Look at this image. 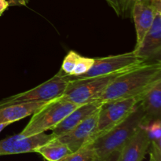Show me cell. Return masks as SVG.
Returning a JSON list of instances; mask_svg holds the SVG:
<instances>
[{"label":"cell","mask_w":161,"mask_h":161,"mask_svg":"<svg viewBox=\"0 0 161 161\" xmlns=\"http://www.w3.org/2000/svg\"><path fill=\"white\" fill-rule=\"evenodd\" d=\"M140 102L146 114L144 125L155 119H161V80L143 96Z\"/></svg>","instance_id":"cell-15"},{"label":"cell","mask_w":161,"mask_h":161,"mask_svg":"<svg viewBox=\"0 0 161 161\" xmlns=\"http://www.w3.org/2000/svg\"><path fill=\"white\" fill-rule=\"evenodd\" d=\"M140 102L138 98H127L102 103L98 112L94 140L124 120Z\"/></svg>","instance_id":"cell-7"},{"label":"cell","mask_w":161,"mask_h":161,"mask_svg":"<svg viewBox=\"0 0 161 161\" xmlns=\"http://www.w3.org/2000/svg\"><path fill=\"white\" fill-rule=\"evenodd\" d=\"M78 106L62 96L50 101L31 115L32 117L20 134L28 137L51 130Z\"/></svg>","instance_id":"cell-3"},{"label":"cell","mask_w":161,"mask_h":161,"mask_svg":"<svg viewBox=\"0 0 161 161\" xmlns=\"http://www.w3.org/2000/svg\"><path fill=\"white\" fill-rule=\"evenodd\" d=\"M149 161H152V160H150V159H149Z\"/></svg>","instance_id":"cell-27"},{"label":"cell","mask_w":161,"mask_h":161,"mask_svg":"<svg viewBox=\"0 0 161 161\" xmlns=\"http://www.w3.org/2000/svg\"><path fill=\"white\" fill-rule=\"evenodd\" d=\"M95 157V152L91 143L69 154L61 161H94Z\"/></svg>","instance_id":"cell-18"},{"label":"cell","mask_w":161,"mask_h":161,"mask_svg":"<svg viewBox=\"0 0 161 161\" xmlns=\"http://www.w3.org/2000/svg\"><path fill=\"white\" fill-rule=\"evenodd\" d=\"M7 126H9V124H0V132H1L2 130L5 128V127H7Z\"/></svg>","instance_id":"cell-26"},{"label":"cell","mask_w":161,"mask_h":161,"mask_svg":"<svg viewBox=\"0 0 161 161\" xmlns=\"http://www.w3.org/2000/svg\"><path fill=\"white\" fill-rule=\"evenodd\" d=\"M54 137L50 134H38L25 137L20 133L0 140V156L34 153L39 146L48 142Z\"/></svg>","instance_id":"cell-9"},{"label":"cell","mask_w":161,"mask_h":161,"mask_svg":"<svg viewBox=\"0 0 161 161\" xmlns=\"http://www.w3.org/2000/svg\"><path fill=\"white\" fill-rule=\"evenodd\" d=\"M146 123V114L138 102L130 114L119 124L96 138L91 145L97 157L121 151L140 127Z\"/></svg>","instance_id":"cell-2"},{"label":"cell","mask_w":161,"mask_h":161,"mask_svg":"<svg viewBox=\"0 0 161 161\" xmlns=\"http://www.w3.org/2000/svg\"><path fill=\"white\" fill-rule=\"evenodd\" d=\"M121 151H116L103 157H95L94 161H120Z\"/></svg>","instance_id":"cell-21"},{"label":"cell","mask_w":161,"mask_h":161,"mask_svg":"<svg viewBox=\"0 0 161 161\" xmlns=\"http://www.w3.org/2000/svg\"><path fill=\"white\" fill-rule=\"evenodd\" d=\"M99 108L72 130L57 138L67 145L72 152H75L83 146L92 143L97 129Z\"/></svg>","instance_id":"cell-10"},{"label":"cell","mask_w":161,"mask_h":161,"mask_svg":"<svg viewBox=\"0 0 161 161\" xmlns=\"http://www.w3.org/2000/svg\"><path fill=\"white\" fill-rule=\"evenodd\" d=\"M8 8H9V3L7 0H0V17L4 14Z\"/></svg>","instance_id":"cell-25"},{"label":"cell","mask_w":161,"mask_h":161,"mask_svg":"<svg viewBox=\"0 0 161 161\" xmlns=\"http://www.w3.org/2000/svg\"><path fill=\"white\" fill-rule=\"evenodd\" d=\"M80 55L78 53H76L74 50H70L66 55L65 58H64L62 64H61V72L64 74V75H68V76H71L72 75V72H73L74 69L75 67L77 61H78Z\"/></svg>","instance_id":"cell-19"},{"label":"cell","mask_w":161,"mask_h":161,"mask_svg":"<svg viewBox=\"0 0 161 161\" xmlns=\"http://www.w3.org/2000/svg\"><path fill=\"white\" fill-rule=\"evenodd\" d=\"M29 0H8L9 6H25Z\"/></svg>","instance_id":"cell-24"},{"label":"cell","mask_w":161,"mask_h":161,"mask_svg":"<svg viewBox=\"0 0 161 161\" xmlns=\"http://www.w3.org/2000/svg\"><path fill=\"white\" fill-rule=\"evenodd\" d=\"M138 57L147 61H160L161 10L157 11L150 28L142 41L133 50Z\"/></svg>","instance_id":"cell-11"},{"label":"cell","mask_w":161,"mask_h":161,"mask_svg":"<svg viewBox=\"0 0 161 161\" xmlns=\"http://www.w3.org/2000/svg\"><path fill=\"white\" fill-rule=\"evenodd\" d=\"M145 62H147V61L138 57L134 51L97 58H94V64L91 69L86 74L76 78H94L105 75H119L137 66L141 65Z\"/></svg>","instance_id":"cell-6"},{"label":"cell","mask_w":161,"mask_h":161,"mask_svg":"<svg viewBox=\"0 0 161 161\" xmlns=\"http://www.w3.org/2000/svg\"><path fill=\"white\" fill-rule=\"evenodd\" d=\"M150 147L146 130L140 127L121 150L120 161H142Z\"/></svg>","instance_id":"cell-13"},{"label":"cell","mask_w":161,"mask_h":161,"mask_svg":"<svg viewBox=\"0 0 161 161\" xmlns=\"http://www.w3.org/2000/svg\"><path fill=\"white\" fill-rule=\"evenodd\" d=\"M70 81V78L59 72L50 80L31 90L0 100V108L24 102H48L61 97Z\"/></svg>","instance_id":"cell-4"},{"label":"cell","mask_w":161,"mask_h":161,"mask_svg":"<svg viewBox=\"0 0 161 161\" xmlns=\"http://www.w3.org/2000/svg\"><path fill=\"white\" fill-rule=\"evenodd\" d=\"M134 1L135 0H122V16L127 17L130 15Z\"/></svg>","instance_id":"cell-23"},{"label":"cell","mask_w":161,"mask_h":161,"mask_svg":"<svg viewBox=\"0 0 161 161\" xmlns=\"http://www.w3.org/2000/svg\"><path fill=\"white\" fill-rule=\"evenodd\" d=\"M94 62V58H86V57H83L80 55L71 76L78 77L86 74L92 67Z\"/></svg>","instance_id":"cell-20"},{"label":"cell","mask_w":161,"mask_h":161,"mask_svg":"<svg viewBox=\"0 0 161 161\" xmlns=\"http://www.w3.org/2000/svg\"><path fill=\"white\" fill-rule=\"evenodd\" d=\"M101 105L102 103L100 102H93L79 105L62 121H61L54 128L52 129L51 135L54 138H58L69 132L80 123L83 122L84 119H86L88 116L97 111L100 108Z\"/></svg>","instance_id":"cell-12"},{"label":"cell","mask_w":161,"mask_h":161,"mask_svg":"<svg viewBox=\"0 0 161 161\" xmlns=\"http://www.w3.org/2000/svg\"><path fill=\"white\" fill-rule=\"evenodd\" d=\"M47 102H24L13 104L0 108V124H13L31 116L40 109Z\"/></svg>","instance_id":"cell-14"},{"label":"cell","mask_w":161,"mask_h":161,"mask_svg":"<svg viewBox=\"0 0 161 161\" xmlns=\"http://www.w3.org/2000/svg\"><path fill=\"white\" fill-rule=\"evenodd\" d=\"M34 153L40 154L48 161H61L72 152L67 145L54 138L36 148Z\"/></svg>","instance_id":"cell-16"},{"label":"cell","mask_w":161,"mask_h":161,"mask_svg":"<svg viewBox=\"0 0 161 161\" xmlns=\"http://www.w3.org/2000/svg\"><path fill=\"white\" fill-rule=\"evenodd\" d=\"M161 10V0H135L130 15L135 23L136 45L138 47L150 28L156 14Z\"/></svg>","instance_id":"cell-8"},{"label":"cell","mask_w":161,"mask_h":161,"mask_svg":"<svg viewBox=\"0 0 161 161\" xmlns=\"http://www.w3.org/2000/svg\"><path fill=\"white\" fill-rule=\"evenodd\" d=\"M116 75L85 79L69 76L70 81L62 97L76 105L97 102Z\"/></svg>","instance_id":"cell-5"},{"label":"cell","mask_w":161,"mask_h":161,"mask_svg":"<svg viewBox=\"0 0 161 161\" xmlns=\"http://www.w3.org/2000/svg\"><path fill=\"white\" fill-rule=\"evenodd\" d=\"M116 15H122V0H105Z\"/></svg>","instance_id":"cell-22"},{"label":"cell","mask_w":161,"mask_h":161,"mask_svg":"<svg viewBox=\"0 0 161 161\" xmlns=\"http://www.w3.org/2000/svg\"><path fill=\"white\" fill-rule=\"evenodd\" d=\"M161 80V61H147L116 75L97 102L100 103L138 98L143 96Z\"/></svg>","instance_id":"cell-1"},{"label":"cell","mask_w":161,"mask_h":161,"mask_svg":"<svg viewBox=\"0 0 161 161\" xmlns=\"http://www.w3.org/2000/svg\"><path fill=\"white\" fill-rule=\"evenodd\" d=\"M141 127L146 130L150 140L151 146L161 149V119L153 120Z\"/></svg>","instance_id":"cell-17"}]
</instances>
